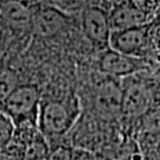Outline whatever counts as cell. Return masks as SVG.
Segmentation results:
<instances>
[{"instance_id":"12","label":"cell","mask_w":160,"mask_h":160,"mask_svg":"<svg viewBox=\"0 0 160 160\" xmlns=\"http://www.w3.org/2000/svg\"><path fill=\"white\" fill-rule=\"evenodd\" d=\"M40 2L71 16L72 13L81 12L84 7L92 5L94 0H40Z\"/></svg>"},{"instance_id":"6","label":"cell","mask_w":160,"mask_h":160,"mask_svg":"<svg viewBox=\"0 0 160 160\" xmlns=\"http://www.w3.org/2000/svg\"><path fill=\"white\" fill-rule=\"evenodd\" d=\"M154 63V58L141 59L127 56L112 49H104L100 51L97 57V69L104 76L113 77L116 80H123L126 77L140 72L151 74L152 64Z\"/></svg>"},{"instance_id":"13","label":"cell","mask_w":160,"mask_h":160,"mask_svg":"<svg viewBox=\"0 0 160 160\" xmlns=\"http://www.w3.org/2000/svg\"><path fill=\"white\" fill-rule=\"evenodd\" d=\"M14 132L16 128L11 119L0 110V151H5L11 146Z\"/></svg>"},{"instance_id":"10","label":"cell","mask_w":160,"mask_h":160,"mask_svg":"<svg viewBox=\"0 0 160 160\" xmlns=\"http://www.w3.org/2000/svg\"><path fill=\"white\" fill-rule=\"evenodd\" d=\"M34 7L18 1H0V17L12 28L25 29L31 26Z\"/></svg>"},{"instance_id":"17","label":"cell","mask_w":160,"mask_h":160,"mask_svg":"<svg viewBox=\"0 0 160 160\" xmlns=\"http://www.w3.org/2000/svg\"><path fill=\"white\" fill-rule=\"evenodd\" d=\"M119 1H121V0H94V5H97L100 6V7H102V8H104L106 11L108 12L113 6L115 5V4H118Z\"/></svg>"},{"instance_id":"16","label":"cell","mask_w":160,"mask_h":160,"mask_svg":"<svg viewBox=\"0 0 160 160\" xmlns=\"http://www.w3.org/2000/svg\"><path fill=\"white\" fill-rule=\"evenodd\" d=\"M151 24H152V32L154 34H160V6L155 10Z\"/></svg>"},{"instance_id":"11","label":"cell","mask_w":160,"mask_h":160,"mask_svg":"<svg viewBox=\"0 0 160 160\" xmlns=\"http://www.w3.org/2000/svg\"><path fill=\"white\" fill-rule=\"evenodd\" d=\"M20 84V77L16 70L11 68L0 69V106Z\"/></svg>"},{"instance_id":"4","label":"cell","mask_w":160,"mask_h":160,"mask_svg":"<svg viewBox=\"0 0 160 160\" xmlns=\"http://www.w3.org/2000/svg\"><path fill=\"white\" fill-rule=\"evenodd\" d=\"M121 80L104 76L92 88V118L110 123L121 119Z\"/></svg>"},{"instance_id":"19","label":"cell","mask_w":160,"mask_h":160,"mask_svg":"<svg viewBox=\"0 0 160 160\" xmlns=\"http://www.w3.org/2000/svg\"><path fill=\"white\" fill-rule=\"evenodd\" d=\"M0 1H18V2H23V4H26L32 7L40 4V0H0Z\"/></svg>"},{"instance_id":"9","label":"cell","mask_w":160,"mask_h":160,"mask_svg":"<svg viewBox=\"0 0 160 160\" xmlns=\"http://www.w3.org/2000/svg\"><path fill=\"white\" fill-rule=\"evenodd\" d=\"M109 25L112 31L131 29L152 22V19L140 11L131 0H121L108 11Z\"/></svg>"},{"instance_id":"20","label":"cell","mask_w":160,"mask_h":160,"mask_svg":"<svg viewBox=\"0 0 160 160\" xmlns=\"http://www.w3.org/2000/svg\"><path fill=\"white\" fill-rule=\"evenodd\" d=\"M153 4H154V6H155V10H157L160 6V0H153Z\"/></svg>"},{"instance_id":"18","label":"cell","mask_w":160,"mask_h":160,"mask_svg":"<svg viewBox=\"0 0 160 160\" xmlns=\"http://www.w3.org/2000/svg\"><path fill=\"white\" fill-rule=\"evenodd\" d=\"M154 100L155 104H160V78L155 82L154 86Z\"/></svg>"},{"instance_id":"21","label":"cell","mask_w":160,"mask_h":160,"mask_svg":"<svg viewBox=\"0 0 160 160\" xmlns=\"http://www.w3.org/2000/svg\"><path fill=\"white\" fill-rule=\"evenodd\" d=\"M1 37H2V32H1V28H0V42H1Z\"/></svg>"},{"instance_id":"15","label":"cell","mask_w":160,"mask_h":160,"mask_svg":"<svg viewBox=\"0 0 160 160\" xmlns=\"http://www.w3.org/2000/svg\"><path fill=\"white\" fill-rule=\"evenodd\" d=\"M71 160H97V158L96 154L92 151H89V149L74 147Z\"/></svg>"},{"instance_id":"8","label":"cell","mask_w":160,"mask_h":160,"mask_svg":"<svg viewBox=\"0 0 160 160\" xmlns=\"http://www.w3.org/2000/svg\"><path fill=\"white\" fill-rule=\"evenodd\" d=\"M70 14L40 2L33 8L31 29L40 38H53L68 29Z\"/></svg>"},{"instance_id":"2","label":"cell","mask_w":160,"mask_h":160,"mask_svg":"<svg viewBox=\"0 0 160 160\" xmlns=\"http://www.w3.org/2000/svg\"><path fill=\"white\" fill-rule=\"evenodd\" d=\"M157 80L148 72H140L121 80V119L139 121L155 106L154 86Z\"/></svg>"},{"instance_id":"7","label":"cell","mask_w":160,"mask_h":160,"mask_svg":"<svg viewBox=\"0 0 160 160\" xmlns=\"http://www.w3.org/2000/svg\"><path fill=\"white\" fill-rule=\"evenodd\" d=\"M80 16L81 29L88 42L98 51L107 49L112 32L108 12L100 6L92 4L84 7L80 12Z\"/></svg>"},{"instance_id":"14","label":"cell","mask_w":160,"mask_h":160,"mask_svg":"<svg viewBox=\"0 0 160 160\" xmlns=\"http://www.w3.org/2000/svg\"><path fill=\"white\" fill-rule=\"evenodd\" d=\"M49 153L46 160H71L74 146L67 140L49 143Z\"/></svg>"},{"instance_id":"5","label":"cell","mask_w":160,"mask_h":160,"mask_svg":"<svg viewBox=\"0 0 160 160\" xmlns=\"http://www.w3.org/2000/svg\"><path fill=\"white\" fill-rule=\"evenodd\" d=\"M108 48L131 57L148 59L153 58L152 24H145L137 28L112 31Z\"/></svg>"},{"instance_id":"1","label":"cell","mask_w":160,"mask_h":160,"mask_svg":"<svg viewBox=\"0 0 160 160\" xmlns=\"http://www.w3.org/2000/svg\"><path fill=\"white\" fill-rule=\"evenodd\" d=\"M81 116L80 98L74 94L42 96L37 128L48 143L63 141L70 135Z\"/></svg>"},{"instance_id":"3","label":"cell","mask_w":160,"mask_h":160,"mask_svg":"<svg viewBox=\"0 0 160 160\" xmlns=\"http://www.w3.org/2000/svg\"><path fill=\"white\" fill-rule=\"evenodd\" d=\"M42 92L32 83L20 84L0 106V110L7 115L16 129L37 128Z\"/></svg>"}]
</instances>
